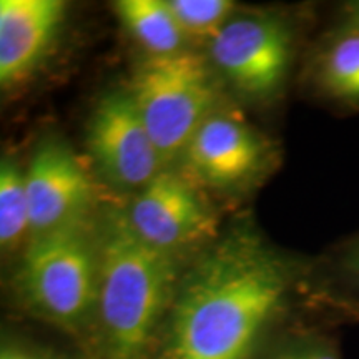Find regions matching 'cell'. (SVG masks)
<instances>
[{
    "instance_id": "1",
    "label": "cell",
    "mask_w": 359,
    "mask_h": 359,
    "mask_svg": "<svg viewBox=\"0 0 359 359\" xmlns=\"http://www.w3.org/2000/svg\"><path fill=\"white\" fill-rule=\"evenodd\" d=\"M304 269L250 238H230L178 285L161 359H255Z\"/></svg>"
},
{
    "instance_id": "2",
    "label": "cell",
    "mask_w": 359,
    "mask_h": 359,
    "mask_svg": "<svg viewBox=\"0 0 359 359\" xmlns=\"http://www.w3.org/2000/svg\"><path fill=\"white\" fill-rule=\"evenodd\" d=\"M177 290L173 253L147 243L128 217L114 215L98 245L95 320L103 359H150Z\"/></svg>"
},
{
    "instance_id": "3",
    "label": "cell",
    "mask_w": 359,
    "mask_h": 359,
    "mask_svg": "<svg viewBox=\"0 0 359 359\" xmlns=\"http://www.w3.org/2000/svg\"><path fill=\"white\" fill-rule=\"evenodd\" d=\"M15 286L30 313L62 330L77 333L95 320L98 248L83 223L32 235Z\"/></svg>"
},
{
    "instance_id": "4",
    "label": "cell",
    "mask_w": 359,
    "mask_h": 359,
    "mask_svg": "<svg viewBox=\"0 0 359 359\" xmlns=\"http://www.w3.org/2000/svg\"><path fill=\"white\" fill-rule=\"evenodd\" d=\"M128 93L165 165L187 150L218 98L205 58L185 50L148 57L135 70Z\"/></svg>"
},
{
    "instance_id": "5",
    "label": "cell",
    "mask_w": 359,
    "mask_h": 359,
    "mask_svg": "<svg viewBox=\"0 0 359 359\" xmlns=\"http://www.w3.org/2000/svg\"><path fill=\"white\" fill-rule=\"evenodd\" d=\"M294 34V27L283 17H236L215 35L212 58L240 92L273 97L293 65Z\"/></svg>"
},
{
    "instance_id": "6",
    "label": "cell",
    "mask_w": 359,
    "mask_h": 359,
    "mask_svg": "<svg viewBox=\"0 0 359 359\" xmlns=\"http://www.w3.org/2000/svg\"><path fill=\"white\" fill-rule=\"evenodd\" d=\"M88 147L103 175L122 187L143 188L165 165L128 92L102 98L90 122Z\"/></svg>"
},
{
    "instance_id": "7",
    "label": "cell",
    "mask_w": 359,
    "mask_h": 359,
    "mask_svg": "<svg viewBox=\"0 0 359 359\" xmlns=\"http://www.w3.org/2000/svg\"><path fill=\"white\" fill-rule=\"evenodd\" d=\"M25 187L32 235L82 222L93 196L87 172L60 140H47L35 150Z\"/></svg>"
},
{
    "instance_id": "8",
    "label": "cell",
    "mask_w": 359,
    "mask_h": 359,
    "mask_svg": "<svg viewBox=\"0 0 359 359\" xmlns=\"http://www.w3.org/2000/svg\"><path fill=\"white\" fill-rule=\"evenodd\" d=\"M128 222L147 243L173 253L212 231L208 206L187 178L161 170L133 200Z\"/></svg>"
},
{
    "instance_id": "9",
    "label": "cell",
    "mask_w": 359,
    "mask_h": 359,
    "mask_svg": "<svg viewBox=\"0 0 359 359\" xmlns=\"http://www.w3.org/2000/svg\"><path fill=\"white\" fill-rule=\"evenodd\" d=\"M185 154L188 168L206 185L230 188L263 167L266 145L248 125L215 114L193 135Z\"/></svg>"
},
{
    "instance_id": "10",
    "label": "cell",
    "mask_w": 359,
    "mask_h": 359,
    "mask_svg": "<svg viewBox=\"0 0 359 359\" xmlns=\"http://www.w3.org/2000/svg\"><path fill=\"white\" fill-rule=\"evenodd\" d=\"M60 0L0 2V83L11 88L29 77L45 57L64 24Z\"/></svg>"
},
{
    "instance_id": "11",
    "label": "cell",
    "mask_w": 359,
    "mask_h": 359,
    "mask_svg": "<svg viewBox=\"0 0 359 359\" xmlns=\"http://www.w3.org/2000/svg\"><path fill=\"white\" fill-rule=\"evenodd\" d=\"M311 80L325 100L359 109V27L341 22L314 57Z\"/></svg>"
},
{
    "instance_id": "12",
    "label": "cell",
    "mask_w": 359,
    "mask_h": 359,
    "mask_svg": "<svg viewBox=\"0 0 359 359\" xmlns=\"http://www.w3.org/2000/svg\"><path fill=\"white\" fill-rule=\"evenodd\" d=\"M115 11L150 57L183 50L187 37L175 22L167 0H120L115 4Z\"/></svg>"
},
{
    "instance_id": "13",
    "label": "cell",
    "mask_w": 359,
    "mask_h": 359,
    "mask_svg": "<svg viewBox=\"0 0 359 359\" xmlns=\"http://www.w3.org/2000/svg\"><path fill=\"white\" fill-rule=\"evenodd\" d=\"M30 231V206L25 187V172L11 156L0 163V245L15 248Z\"/></svg>"
},
{
    "instance_id": "14",
    "label": "cell",
    "mask_w": 359,
    "mask_h": 359,
    "mask_svg": "<svg viewBox=\"0 0 359 359\" xmlns=\"http://www.w3.org/2000/svg\"><path fill=\"white\" fill-rule=\"evenodd\" d=\"M175 22L185 37L215 39L230 20V0H167Z\"/></svg>"
},
{
    "instance_id": "15",
    "label": "cell",
    "mask_w": 359,
    "mask_h": 359,
    "mask_svg": "<svg viewBox=\"0 0 359 359\" xmlns=\"http://www.w3.org/2000/svg\"><path fill=\"white\" fill-rule=\"evenodd\" d=\"M263 359H343V356L334 336L309 325L283 334Z\"/></svg>"
},
{
    "instance_id": "16",
    "label": "cell",
    "mask_w": 359,
    "mask_h": 359,
    "mask_svg": "<svg viewBox=\"0 0 359 359\" xmlns=\"http://www.w3.org/2000/svg\"><path fill=\"white\" fill-rule=\"evenodd\" d=\"M334 273L341 285L349 291L346 299L334 304L336 311L359 304V236L344 246L339 257L334 259Z\"/></svg>"
},
{
    "instance_id": "17",
    "label": "cell",
    "mask_w": 359,
    "mask_h": 359,
    "mask_svg": "<svg viewBox=\"0 0 359 359\" xmlns=\"http://www.w3.org/2000/svg\"><path fill=\"white\" fill-rule=\"evenodd\" d=\"M0 359H53L47 354L34 351V349L22 346L17 343H4L2 351H0Z\"/></svg>"
},
{
    "instance_id": "18",
    "label": "cell",
    "mask_w": 359,
    "mask_h": 359,
    "mask_svg": "<svg viewBox=\"0 0 359 359\" xmlns=\"http://www.w3.org/2000/svg\"><path fill=\"white\" fill-rule=\"evenodd\" d=\"M343 24L359 27V0L358 2H351L344 7V19Z\"/></svg>"
},
{
    "instance_id": "19",
    "label": "cell",
    "mask_w": 359,
    "mask_h": 359,
    "mask_svg": "<svg viewBox=\"0 0 359 359\" xmlns=\"http://www.w3.org/2000/svg\"><path fill=\"white\" fill-rule=\"evenodd\" d=\"M338 313L349 314V316H354L359 320V304H354V306H348V308H341L338 309Z\"/></svg>"
}]
</instances>
